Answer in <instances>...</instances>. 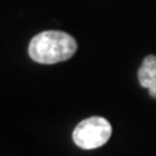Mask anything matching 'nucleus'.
I'll return each mask as SVG.
<instances>
[{"label": "nucleus", "mask_w": 156, "mask_h": 156, "mask_svg": "<svg viewBox=\"0 0 156 156\" xmlns=\"http://www.w3.org/2000/svg\"><path fill=\"white\" fill-rule=\"evenodd\" d=\"M77 51V42L70 34L60 30H46L37 34L29 43V56L38 64L66 61Z\"/></svg>", "instance_id": "1"}, {"label": "nucleus", "mask_w": 156, "mask_h": 156, "mask_svg": "<svg viewBox=\"0 0 156 156\" xmlns=\"http://www.w3.org/2000/svg\"><path fill=\"white\" fill-rule=\"evenodd\" d=\"M112 126L109 121L100 116L89 117L78 124L73 130V142L82 150L99 148L109 140Z\"/></svg>", "instance_id": "2"}, {"label": "nucleus", "mask_w": 156, "mask_h": 156, "mask_svg": "<svg viewBox=\"0 0 156 156\" xmlns=\"http://www.w3.org/2000/svg\"><path fill=\"white\" fill-rule=\"evenodd\" d=\"M138 81L142 87L147 89L150 96L156 99V56L148 55L143 58L138 70Z\"/></svg>", "instance_id": "3"}]
</instances>
